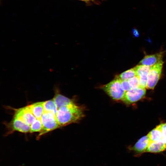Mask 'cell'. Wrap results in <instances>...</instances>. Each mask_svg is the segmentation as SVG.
<instances>
[{
	"instance_id": "6da1fadb",
	"label": "cell",
	"mask_w": 166,
	"mask_h": 166,
	"mask_svg": "<svg viewBox=\"0 0 166 166\" xmlns=\"http://www.w3.org/2000/svg\"><path fill=\"white\" fill-rule=\"evenodd\" d=\"M84 116L81 107L74 102L59 109L56 118L60 127L76 122Z\"/></svg>"
},
{
	"instance_id": "7a4b0ae2",
	"label": "cell",
	"mask_w": 166,
	"mask_h": 166,
	"mask_svg": "<svg viewBox=\"0 0 166 166\" xmlns=\"http://www.w3.org/2000/svg\"><path fill=\"white\" fill-rule=\"evenodd\" d=\"M121 82V80L116 76L112 81L103 85L102 89L113 99L122 100L126 92L122 88Z\"/></svg>"
},
{
	"instance_id": "3957f363",
	"label": "cell",
	"mask_w": 166,
	"mask_h": 166,
	"mask_svg": "<svg viewBox=\"0 0 166 166\" xmlns=\"http://www.w3.org/2000/svg\"><path fill=\"white\" fill-rule=\"evenodd\" d=\"M42 125V129L40 132L38 138L49 132L60 127L54 114L44 112L41 119Z\"/></svg>"
},
{
	"instance_id": "277c9868",
	"label": "cell",
	"mask_w": 166,
	"mask_h": 166,
	"mask_svg": "<svg viewBox=\"0 0 166 166\" xmlns=\"http://www.w3.org/2000/svg\"><path fill=\"white\" fill-rule=\"evenodd\" d=\"M164 62L162 60L151 66L148 77L146 88L153 89L156 86L160 77Z\"/></svg>"
},
{
	"instance_id": "5b68a950",
	"label": "cell",
	"mask_w": 166,
	"mask_h": 166,
	"mask_svg": "<svg viewBox=\"0 0 166 166\" xmlns=\"http://www.w3.org/2000/svg\"><path fill=\"white\" fill-rule=\"evenodd\" d=\"M146 92L145 88L141 87L131 88L125 92L122 101L127 104L135 103L142 98L145 96Z\"/></svg>"
},
{
	"instance_id": "8992f818",
	"label": "cell",
	"mask_w": 166,
	"mask_h": 166,
	"mask_svg": "<svg viewBox=\"0 0 166 166\" xmlns=\"http://www.w3.org/2000/svg\"><path fill=\"white\" fill-rule=\"evenodd\" d=\"M14 117L18 118L30 125L37 119L31 112L28 105L14 109Z\"/></svg>"
},
{
	"instance_id": "52a82bcc",
	"label": "cell",
	"mask_w": 166,
	"mask_h": 166,
	"mask_svg": "<svg viewBox=\"0 0 166 166\" xmlns=\"http://www.w3.org/2000/svg\"><path fill=\"white\" fill-rule=\"evenodd\" d=\"M6 125L7 128L10 130L9 133L14 131L24 133L30 132V125L17 117H14L11 121L7 124Z\"/></svg>"
},
{
	"instance_id": "ba28073f",
	"label": "cell",
	"mask_w": 166,
	"mask_h": 166,
	"mask_svg": "<svg viewBox=\"0 0 166 166\" xmlns=\"http://www.w3.org/2000/svg\"><path fill=\"white\" fill-rule=\"evenodd\" d=\"M150 141L148 135L144 136L140 139L133 146L130 147L129 149L133 152L135 156H140L146 152Z\"/></svg>"
},
{
	"instance_id": "9c48e42d",
	"label": "cell",
	"mask_w": 166,
	"mask_h": 166,
	"mask_svg": "<svg viewBox=\"0 0 166 166\" xmlns=\"http://www.w3.org/2000/svg\"><path fill=\"white\" fill-rule=\"evenodd\" d=\"M164 52L161 51L154 54L146 55L140 61L139 65L152 66L162 60Z\"/></svg>"
},
{
	"instance_id": "30bf717a",
	"label": "cell",
	"mask_w": 166,
	"mask_h": 166,
	"mask_svg": "<svg viewBox=\"0 0 166 166\" xmlns=\"http://www.w3.org/2000/svg\"><path fill=\"white\" fill-rule=\"evenodd\" d=\"M53 99L55 102L57 110L62 107L74 102L71 99L61 94L58 89L57 87L55 88V95Z\"/></svg>"
},
{
	"instance_id": "8fae6325",
	"label": "cell",
	"mask_w": 166,
	"mask_h": 166,
	"mask_svg": "<svg viewBox=\"0 0 166 166\" xmlns=\"http://www.w3.org/2000/svg\"><path fill=\"white\" fill-rule=\"evenodd\" d=\"M166 150V144L162 141H150L146 152L160 153Z\"/></svg>"
},
{
	"instance_id": "7c38bea8",
	"label": "cell",
	"mask_w": 166,
	"mask_h": 166,
	"mask_svg": "<svg viewBox=\"0 0 166 166\" xmlns=\"http://www.w3.org/2000/svg\"><path fill=\"white\" fill-rule=\"evenodd\" d=\"M43 103L44 101L38 102L28 105L31 112L37 119H40L45 112Z\"/></svg>"
},
{
	"instance_id": "4fadbf2b",
	"label": "cell",
	"mask_w": 166,
	"mask_h": 166,
	"mask_svg": "<svg viewBox=\"0 0 166 166\" xmlns=\"http://www.w3.org/2000/svg\"><path fill=\"white\" fill-rule=\"evenodd\" d=\"M147 135L150 141H162V133L160 124L150 131Z\"/></svg>"
},
{
	"instance_id": "5bb4252c",
	"label": "cell",
	"mask_w": 166,
	"mask_h": 166,
	"mask_svg": "<svg viewBox=\"0 0 166 166\" xmlns=\"http://www.w3.org/2000/svg\"><path fill=\"white\" fill-rule=\"evenodd\" d=\"M45 112L52 113L56 116L57 109L53 99L44 101Z\"/></svg>"
},
{
	"instance_id": "9a60e30c",
	"label": "cell",
	"mask_w": 166,
	"mask_h": 166,
	"mask_svg": "<svg viewBox=\"0 0 166 166\" xmlns=\"http://www.w3.org/2000/svg\"><path fill=\"white\" fill-rule=\"evenodd\" d=\"M121 80H128L136 76L134 67L129 69L117 75Z\"/></svg>"
},
{
	"instance_id": "2e32d148",
	"label": "cell",
	"mask_w": 166,
	"mask_h": 166,
	"mask_svg": "<svg viewBox=\"0 0 166 166\" xmlns=\"http://www.w3.org/2000/svg\"><path fill=\"white\" fill-rule=\"evenodd\" d=\"M30 132H40L42 129V125L40 119H36L30 125Z\"/></svg>"
},
{
	"instance_id": "e0dca14e",
	"label": "cell",
	"mask_w": 166,
	"mask_h": 166,
	"mask_svg": "<svg viewBox=\"0 0 166 166\" xmlns=\"http://www.w3.org/2000/svg\"><path fill=\"white\" fill-rule=\"evenodd\" d=\"M131 88H135L140 86V82L139 77L136 76L128 80Z\"/></svg>"
},
{
	"instance_id": "ac0fdd59",
	"label": "cell",
	"mask_w": 166,
	"mask_h": 166,
	"mask_svg": "<svg viewBox=\"0 0 166 166\" xmlns=\"http://www.w3.org/2000/svg\"><path fill=\"white\" fill-rule=\"evenodd\" d=\"M162 133V141L166 144V123L160 124Z\"/></svg>"
},
{
	"instance_id": "d6986e66",
	"label": "cell",
	"mask_w": 166,
	"mask_h": 166,
	"mask_svg": "<svg viewBox=\"0 0 166 166\" xmlns=\"http://www.w3.org/2000/svg\"><path fill=\"white\" fill-rule=\"evenodd\" d=\"M121 86L123 89L126 92L131 89L128 80H121Z\"/></svg>"
},
{
	"instance_id": "ffe728a7",
	"label": "cell",
	"mask_w": 166,
	"mask_h": 166,
	"mask_svg": "<svg viewBox=\"0 0 166 166\" xmlns=\"http://www.w3.org/2000/svg\"><path fill=\"white\" fill-rule=\"evenodd\" d=\"M132 33L135 36H137L139 34L138 30L135 29L132 30Z\"/></svg>"
},
{
	"instance_id": "44dd1931",
	"label": "cell",
	"mask_w": 166,
	"mask_h": 166,
	"mask_svg": "<svg viewBox=\"0 0 166 166\" xmlns=\"http://www.w3.org/2000/svg\"><path fill=\"white\" fill-rule=\"evenodd\" d=\"M81 0L83 1H89L91 0Z\"/></svg>"
}]
</instances>
